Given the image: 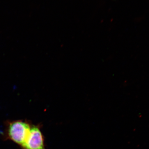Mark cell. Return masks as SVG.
Here are the masks:
<instances>
[{
  "mask_svg": "<svg viewBox=\"0 0 149 149\" xmlns=\"http://www.w3.org/2000/svg\"><path fill=\"white\" fill-rule=\"evenodd\" d=\"M29 123L22 120L11 122L8 128V135L12 141L22 147L26 142L30 131Z\"/></svg>",
  "mask_w": 149,
  "mask_h": 149,
  "instance_id": "obj_1",
  "label": "cell"
},
{
  "mask_svg": "<svg viewBox=\"0 0 149 149\" xmlns=\"http://www.w3.org/2000/svg\"><path fill=\"white\" fill-rule=\"evenodd\" d=\"M22 147L23 149H46L42 134L38 126H31L29 136Z\"/></svg>",
  "mask_w": 149,
  "mask_h": 149,
  "instance_id": "obj_2",
  "label": "cell"
},
{
  "mask_svg": "<svg viewBox=\"0 0 149 149\" xmlns=\"http://www.w3.org/2000/svg\"><path fill=\"white\" fill-rule=\"evenodd\" d=\"M3 133L2 131V130H0V134H1V133Z\"/></svg>",
  "mask_w": 149,
  "mask_h": 149,
  "instance_id": "obj_3",
  "label": "cell"
}]
</instances>
